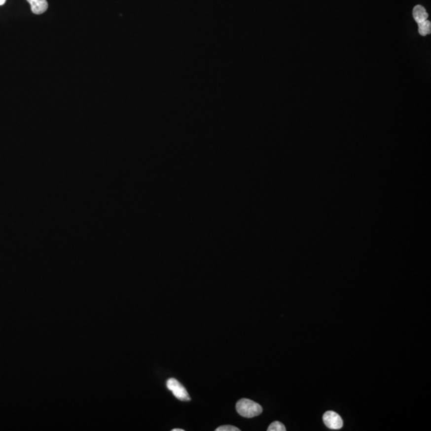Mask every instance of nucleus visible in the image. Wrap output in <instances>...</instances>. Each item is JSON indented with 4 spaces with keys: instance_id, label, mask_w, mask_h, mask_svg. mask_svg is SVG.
<instances>
[{
    "instance_id": "1",
    "label": "nucleus",
    "mask_w": 431,
    "mask_h": 431,
    "mask_svg": "<svg viewBox=\"0 0 431 431\" xmlns=\"http://www.w3.org/2000/svg\"><path fill=\"white\" fill-rule=\"evenodd\" d=\"M236 409L239 415L245 418H253L258 416L263 411V408L260 404L248 398L239 400L236 405Z\"/></svg>"
},
{
    "instance_id": "2",
    "label": "nucleus",
    "mask_w": 431,
    "mask_h": 431,
    "mask_svg": "<svg viewBox=\"0 0 431 431\" xmlns=\"http://www.w3.org/2000/svg\"><path fill=\"white\" fill-rule=\"evenodd\" d=\"M166 386H167L168 389L170 390V392L174 394V395L178 399L180 400V401H184V402L185 401H190V396L188 395L186 389L176 379L171 378V379H168Z\"/></svg>"
},
{
    "instance_id": "3",
    "label": "nucleus",
    "mask_w": 431,
    "mask_h": 431,
    "mask_svg": "<svg viewBox=\"0 0 431 431\" xmlns=\"http://www.w3.org/2000/svg\"><path fill=\"white\" fill-rule=\"evenodd\" d=\"M323 420L325 426L331 430L341 429L343 426V419L338 415L337 413L332 410H329L325 413L323 416Z\"/></svg>"
},
{
    "instance_id": "4",
    "label": "nucleus",
    "mask_w": 431,
    "mask_h": 431,
    "mask_svg": "<svg viewBox=\"0 0 431 431\" xmlns=\"http://www.w3.org/2000/svg\"><path fill=\"white\" fill-rule=\"evenodd\" d=\"M31 5L32 11L36 15H42L48 9L47 0H27Z\"/></svg>"
},
{
    "instance_id": "5",
    "label": "nucleus",
    "mask_w": 431,
    "mask_h": 431,
    "mask_svg": "<svg viewBox=\"0 0 431 431\" xmlns=\"http://www.w3.org/2000/svg\"><path fill=\"white\" fill-rule=\"evenodd\" d=\"M428 13L426 11L425 7L422 5H417L413 9V17L417 23H422L428 19Z\"/></svg>"
},
{
    "instance_id": "6",
    "label": "nucleus",
    "mask_w": 431,
    "mask_h": 431,
    "mask_svg": "<svg viewBox=\"0 0 431 431\" xmlns=\"http://www.w3.org/2000/svg\"><path fill=\"white\" fill-rule=\"evenodd\" d=\"M418 26H419V33L420 34L421 36H426L431 34V23L428 19L426 21L418 23Z\"/></svg>"
},
{
    "instance_id": "7",
    "label": "nucleus",
    "mask_w": 431,
    "mask_h": 431,
    "mask_svg": "<svg viewBox=\"0 0 431 431\" xmlns=\"http://www.w3.org/2000/svg\"><path fill=\"white\" fill-rule=\"evenodd\" d=\"M268 431H286V427H285V425L281 423V422H278V421H276V422H273V423L271 424L269 427H268Z\"/></svg>"
},
{
    "instance_id": "8",
    "label": "nucleus",
    "mask_w": 431,
    "mask_h": 431,
    "mask_svg": "<svg viewBox=\"0 0 431 431\" xmlns=\"http://www.w3.org/2000/svg\"><path fill=\"white\" fill-rule=\"evenodd\" d=\"M241 430L233 426L226 425L222 426L216 429V431H240Z\"/></svg>"
},
{
    "instance_id": "9",
    "label": "nucleus",
    "mask_w": 431,
    "mask_h": 431,
    "mask_svg": "<svg viewBox=\"0 0 431 431\" xmlns=\"http://www.w3.org/2000/svg\"><path fill=\"white\" fill-rule=\"evenodd\" d=\"M5 2H6V0H0V6L4 4Z\"/></svg>"
},
{
    "instance_id": "10",
    "label": "nucleus",
    "mask_w": 431,
    "mask_h": 431,
    "mask_svg": "<svg viewBox=\"0 0 431 431\" xmlns=\"http://www.w3.org/2000/svg\"><path fill=\"white\" fill-rule=\"evenodd\" d=\"M172 431H184V430L183 429H173Z\"/></svg>"
}]
</instances>
